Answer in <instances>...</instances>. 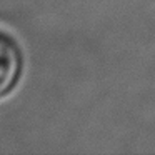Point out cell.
Listing matches in <instances>:
<instances>
[{"label":"cell","mask_w":155,"mask_h":155,"mask_svg":"<svg viewBox=\"0 0 155 155\" xmlns=\"http://www.w3.org/2000/svg\"><path fill=\"white\" fill-rule=\"evenodd\" d=\"M24 72V52L14 35L0 28V98L18 85Z\"/></svg>","instance_id":"1"}]
</instances>
